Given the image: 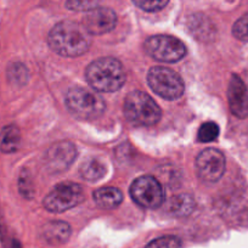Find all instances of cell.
<instances>
[{
	"label": "cell",
	"mask_w": 248,
	"mask_h": 248,
	"mask_svg": "<svg viewBox=\"0 0 248 248\" xmlns=\"http://www.w3.org/2000/svg\"><path fill=\"white\" fill-rule=\"evenodd\" d=\"M130 196L134 202L145 208H158L164 202L163 187L151 175H142L135 179L130 186Z\"/></svg>",
	"instance_id": "obj_8"
},
{
	"label": "cell",
	"mask_w": 248,
	"mask_h": 248,
	"mask_svg": "<svg viewBox=\"0 0 248 248\" xmlns=\"http://www.w3.org/2000/svg\"><path fill=\"white\" fill-rule=\"evenodd\" d=\"M147 83L158 96L166 100H176L184 94L185 85L175 71L167 67H152L147 73Z\"/></svg>",
	"instance_id": "obj_6"
},
{
	"label": "cell",
	"mask_w": 248,
	"mask_h": 248,
	"mask_svg": "<svg viewBox=\"0 0 248 248\" xmlns=\"http://www.w3.org/2000/svg\"><path fill=\"white\" fill-rule=\"evenodd\" d=\"M71 226L66 221L52 220L42 229V237L50 245H63L71 236Z\"/></svg>",
	"instance_id": "obj_13"
},
{
	"label": "cell",
	"mask_w": 248,
	"mask_h": 248,
	"mask_svg": "<svg viewBox=\"0 0 248 248\" xmlns=\"http://www.w3.org/2000/svg\"><path fill=\"white\" fill-rule=\"evenodd\" d=\"M181 242L175 236H162L149 242L145 248H180Z\"/></svg>",
	"instance_id": "obj_19"
},
{
	"label": "cell",
	"mask_w": 248,
	"mask_h": 248,
	"mask_svg": "<svg viewBox=\"0 0 248 248\" xmlns=\"http://www.w3.org/2000/svg\"><path fill=\"white\" fill-rule=\"evenodd\" d=\"M124 116L135 125H154L158 123L162 111L150 95L142 92H132L127 95L123 104Z\"/></svg>",
	"instance_id": "obj_3"
},
{
	"label": "cell",
	"mask_w": 248,
	"mask_h": 248,
	"mask_svg": "<svg viewBox=\"0 0 248 248\" xmlns=\"http://www.w3.org/2000/svg\"><path fill=\"white\" fill-rule=\"evenodd\" d=\"M47 43L61 56L77 57L89 50L92 40L83 26L73 21H61L50 31Z\"/></svg>",
	"instance_id": "obj_1"
},
{
	"label": "cell",
	"mask_w": 248,
	"mask_h": 248,
	"mask_svg": "<svg viewBox=\"0 0 248 248\" xmlns=\"http://www.w3.org/2000/svg\"><path fill=\"white\" fill-rule=\"evenodd\" d=\"M21 134L16 125H8L0 132V150L4 154H14L20 147Z\"/></svg>",
	"instance_id": "obj_15"
},
{
	"label": "cell",
	"mask_w": 248,
	"mask_h": 248,
	"mask_svg": "<svg viewBox=\"0 0 248 248\" xmlns=\"http://www.w3.org/2000/svg\"><path fill=\"white\" fill-rule=\"evenodd\" d=\"M228 100L230 111L237 118L248 117V90L238 76L232 75L228 88Z\"/></svg>",
	"instance_id": "obj_12"
},
{
	"label": "cell",
	"mask_w": 248,
	"mask_h": 248,
	"mask_svg": "<svg viewBox=\"0 0 248 248\" xmlns=\"http://www.w3.org/2000/svg\"><path fill=\"white\" fill-rule=\"evenodd\" d=\"M225 167L224 154L213 147L201 151L196 158L197 175L206 183H217L223 176Z\"/></svg>",
	"instance_id": "obj_9"
},
{
	"label": "cell",
	"mask_w": 248,
	"mask_h": 248,
	"mask_svg": "<svg viewBox=\"0 0 248 248\" xmlns=\"http://www.w3.org/2000/svg\"><path fill=\"white\" fill-rule=\"evenodd\" d=\"M100 0H67L66 8L73 11H90L97 8Z\"/></svg>",
	"instance_id": "obj_22"
},
{
	"label": "cell",
	"mask_w": 248,
	"mask_h": 248,
	"mask_svg": "<svg viewBox=\"0 0 248 248\" xmlns=\"http://www.w3.org/2000/svg\"><path fill=\"white\" fill-rule=\"evenodd\" d=\"M219 137V127L214 122H206L200 127L197 140L200 142L214 141Z\"/></svg>",
	"instance_id": "obj_18"
},
{
	"label": "cell",
	"mask_w": 248,
	"mask_h": 248,
	"mask_svg": "<svg viewBox=\"0 0 248 248\" xmlns=\"http://www.w3.org/2000/svg\"><path fill=\"white\" fill-rule=\"evenodd\" d=\"M80 175L87 181H97L105 175V164L96 158H89L82 163L79 168Z\"/></svg>",
	"instance_id": "obj_17"
},
{
	"label": "cell",
	"mask_w": 248,
	"mask_h": 248,
	"mask_svg": "<svg viewBox=\"0 0 248 248\" xmlns=\"http://www.w3.org/2000/svg\"><path fill=\"white\" fill-rule=\"evenodd\" d=\"M85 77L90 87L96 92L113 93L125 83V71L117 59L101 57L88 66Z\"/></svg>",
	"instance_id": "obj_2"
},
{
	"label": "cell",
	"mask_w": 248,
	"mask_h": 248,
	"mask_svg": "<svg viewBox=\"0 0 248 248\" xmlns=\"http://www.w3.org/2000/svg\"><path fill=\"white\" fill-rule=\"evenodd\" d=\"M66 106L73 116L85 121L97 118L106 108L104 99L100 95L83 87H75L68 90Z\"/></svg>",
	"instance_id": "obj_4"
},
{
	"label": "cell",
	"mask_w": 248,
	"mask_h": 248,
	"mask_svg": "<svg viewBox=\"0 0 248 248\" xmlns=\"http://www.w3.org/2000/svg\"><path fill=\"white\" fill-rule=\"evenodd\" d=\"M28 71L26 70L25 66L22 63H15L9 70V77L13 79V82L17 83V84H23L27 80Z\"/></svg>",
	"instance_id": "obj_23"
},
{
	"label": "cell",
	"mask_w": 248,
	"mask_h": 248,
	"mask_svg": "<svg viewBox=\"0 0 248 248\" xmlns=\"http://www.w3.org/2000/svg\"><path fill=\"white\" fill-rule=\"evenodd\" d=\"M144 49L147 55L159 62L173 63L183 59L186 47L181 40L171 35H154L145 42Z\"/></svg>",
	"instance_id": "obj_7"
},
{
	"label": "cell",
	"mask_w": 248,
	"mask_h": 248,
	"mask_svg": "<svg viewBox=\"0 0 248 248\" xmlns=\"http://www.w3.org/2000/svg\"><path fill=\"white\" fill-rule=\"evenodd\" d=\"M94 202L102 209L117 208L123 201V194L117 187H101L94 191Z\"/></svg>",
	"instance_id": "obj_14"
},
{
	"label": "cell",
	"mask_w": 248,
	"mask_h": 248,
	"mask_svg": "<svg viewBox=\"0 0 248 248\" xmlns=\"http://www.w3.org/2000/svg\"><path fill=\"white\" fill-rule=\"evenodd\" d=\"M195 209V200L191 195L189 194H180L176 195L171 199L169 203V212L173 216L179 217H187L194 212Z\"/></svg>",
	"instance_id": "obj_16"
},
{
	"label": "cell",
	"mask_w": 248,
	"mask_h": 248,
	"mask_svg": "<svg viewBox=\"0 0 248 248\" xmlns=\"http://www.w3.org/2000/svg\"><path fill=\"white\" fill-rule=\"evenodd\" d=\"M232 34L241 42H248V14L236 21L232 27Z\"/></svg>",
	"instance_id": "obj_21"
},
{
	"label": "cell",
	"mask_w": 248,
	"mask_h": 248,
	"mask_svg": "<svg viewBox=\"0 0 248 248\" xmlns=\"http://www.w3.org/2000/svg\"><path fill=\"white\" fill-rule=\"evenodd\" d=\"M133 3L141 10L147 13H156L166 8L169 0H132Z\"/></svg>",
	"instance_id": "obj_20"
},
{
	"label": "cell",
	"mask_w": 248,
	"mask_h": 248,
	"mask_svg": "<svg viewBox=\"0 0 248 248\" xmlns=\"http://www.w3.org/2000/svg\"><path fill=\"white\" fill-rule=\"evenodd\" d=\"M77 158V149L72 142L61 141L49 147L45 154V166L52 173H62Z\"/></svg>",
	"instance_id": "obj_10"
},
{
	"label": "cell",
	"mask_w": 248,
	"mask_h": 248,
	"mask_svg": "<svg viewBox=\"0 0 248 248\" xmlns=\"http://www.w3.org/2000/svg\"><path fill=\"white\" fill-rule=\"evenodd\" d=\"M84 197L82 186L72 181H66L55 186L46 195L44 207L52 213H62L82 203Z\"/></svg>",
	"instance_id": "obj_5"
},
{
	"label": "cell",
	"mask_w": 248,
	"mask_h": 248,
	"mask_svg": "<svg viewBox=\"0 0 248 248\" xmlns=\"http://www.w3.org/2000/svg\"><path fill=\"white\" fill-rule=\"evenodd\" d=\"M117 25V15L112 9L95 8L88 11L83 27L90 35H101L111 32Z\"/></svg>",
	"instance_id": "obj_11"
}]
</instances>
